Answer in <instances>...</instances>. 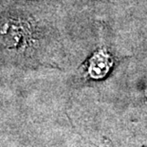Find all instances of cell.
<instances>
[{"instance_id": "1", "label": "cell", "mask_w": 147, "mask_h": 147, "mask_svg": "<svg viewBox=\"0 0 147 147\" xmlns=\"http://www.w3.org/2000/svg\"><path fill=\"white\" fill-rule=\"evenodd\" d=\"M112 65V58L110 54L101 49L97 51L90 59L88 65V74L93 79H101L109 71Z\"/></svg>"}]
</instances>
